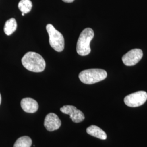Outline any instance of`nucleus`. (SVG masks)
<instances>
[{"label": "nucleus", "mask_w": 147, "mask_h": 147, "mask_svg": "<svg viewBox=\"0 0 147 147\" xmlns=\"http://www.w3.org/2000/svg\"><path fill=\"white\" fill-rule=\"evenodd\" d=\"M21 62L24 68L34 73L42 72L46 67L45 61L42 56L32 51L27 53L21 59Z\"/></svg>", "instance_id": "1"}, {"label": "nucleus", "mask_w": 147, "mask_h": 147, "mask_svg": "<svg viewBox=\"0 0 147 147\" xmlns=\"http://www.w3.org/2000/svg\"><path fill=\"white\" fill-rule=\"evenodd\" d=\"M94 36V31L90 28H86L81 33L76 45V51L79 55L84 56L89 55L91 51L90 43Z\"/></svg>", "instance_id": "2"}, {"label": "nucleus", "mask_w": 147, "mask_h": 147, "mask_svg": "<svg viewBox=\"0 0 147 147\" xmlns=\"http://www.w3.org/2000/svg\"><path fill=\"white\" fill-rule=\"evenodd\" d=\"M107 72L101 69H89L82 71L79 74L80 81L85 84H92L105 80Z\"/></svg>", "instance_id": "3"}, {"label": "nucleus", "mask_w": 147, "mask_h": 147, "mask_svg": "<svg viewBox=\"0 0 147 147\" xmlns=\"http://www.w3.org/2000/svg\"><path fill=\"white\" fill-rule=\"evenodd\" d=\"M46 28L49 36L50 46L55 51L62 52L64 49V39L62 34L51 24H47Z\"/></svg>", "instance_id": "4"}, {"label": "nucleus", "mask_w": 147, "mask_h": 147, "mask_svg": "<svg viewBox=\"0 0 147 147\" xmlns=\"http://www.w3.org/2000/svg\"><path fill=\"white\" fill-rule=\"evenodd\" d=\"M147 100V93L138 91L127 95L124 98L125 105L131 107H136L144 104Z\"/></svg>", "instance_id": "5"}, {"label": "nucleus", "mask_w": 147, "mask_h": 147, "mask_svg": "<svg viewBox=\"0 0 147 147\" xmlns=\"http://www.w3.org/2000/svg\"><path fill=\"white\" fill-rule=\"evenodd\" d=\"M143 55L141 49H134L125 54L122 57V61L126 66H133L141 61Z\"/></svg>", "instance_id": "6"}, {"label": "nucleus", "mask_w": 147, "mask_h": 147, "mask_svg": "<svg viewBox=\"0 0 147 147\" xmlns=\"http://www.w3.org/2000/svg\"><path fill=\"white\" fill-rule=\"evenodd\" d=\"M60 111L63 113L69 115L72 121L76 123L82 122L85 118L83 112L73 105L63 106L60 109Z\"/></svg>", "instance_id": "7"}, {"label": "nucleus", "mask_w": 147, "mask_h": 147, "mask_svg": "<svg viewBox=\"0 0 147 147\" xmlns=\"http://www.w3.org/2000/svg\"><path fill=\"white\" fill-rule=\"evenodd\" d=\"M61 125V121L57 115L50 113L47 115L44 120V126L49 131L58 130Z\"/></svg>", "instance_id": "8"}, {"label": "nucleus", "mask_w": 147, "mask_h": 147, "mask_svg": "<svg viewBox=\"0 0 147 147\" xmlns=\"http://www.w3.org/2000/svg\"><path fill=\"white\" fill-rule=\"evenodd\" d=\"M20 104L22 110L27 113H35L37 112L39 108V105L37 101L31 98H26L22 99L21 100Z\"/></svg>", "instance_id": "9"}, {"label": "nucleus", "mask_w": 147, "mask_h": 147, "mask_svg": "<svg viewBox=\"0 0 147 147\" xmlns=\"http://www.w3.org/2000/svg\"><path fill=\"white\" fill-rule=\"evenodd\" d=\"M86 131L88 134L92 136L96 137L101 140H106L107 138V135L99 127L96 125H91L89 126Z\"/></svg>", "instance_id": "10"}, {"label": "nucleus", "mask_w": 147, "mask_h": 147, "mask_svg": "<svg viewBox=\"0 0 147 147\" xmlns=\"http://www.w3.org/2000/svg\"><path fill=\"white\" fill-rule=\"evenodd\" d=\"M17 22L14 18H11L5 22L4 32L7 36H11L16 30Z\"/></svg>", "instance_id": "11"}, {"label": "nucleus", "mask_w": 147, "mask_h": 147, "mask_svg": "<svg viewBox=\"0 0 147 147\" xmlns=\"http://www.w3.org/2000/svg\"><path fill=\"white\" fill-rule=\"evenodd\" d=\"M32 141L30 137L22 136L19 138L15 142L14 147H31Z\"/></svg>", "instance_id": "12"}, {"label": "nucleus", "mask_w": 147, "mask_h": 147, "mask_svg": "<svg viewBox=\"0 0 147 147\" xmlns=\"http://www.w3.org/2000/svg\"><path fill=\"white\" fill-rule=\"evenodd\" d=\"M18 8L22 13L27 14L31 11L32 3L31 0H21L19 4Z\"/></svg>", "instance_id": "13"}, {"label": "nucleus", "mask_w": 147, "mask_h": 147, "mask_svg": "<svg viewBox=\"0 0 147 147\" xmlns=\"http://www.w3.org/2000/svg\"><path fill=\"white\" fill-rule=\"evenodd\" d=\"M62 1L66 3H71L74 1V0H62Z\"/></svg>", "instance_id": "14"}, {"label": "nucleus", "mask_w": 147, "mask_h": 147, "mask_svg": "<svg viewBox=\"0 0 147 147\" xmlns=\"http://www.w3.org/2000/svg\"><path fill=\"white\" fill-rule=\"evenodd\" d=\"M1 100H2V98H1V95L0 93V105H1Z\"/></svg>", "instance_id": "15"}, {"label": "nucleus", "mask_w": 147, "mask_h": 147, "mask_svg": "<svg viewBox=\"0 0 147 147\" xmlns=\"http://www.w3.org/2000/svg\"><path fill=\"white\" fill-rule=\"evenodd\" d=\"M24 15H25V14H24V13H22V16H24Z\"/></svg>", "instance_id": "16"}]
</instances>
